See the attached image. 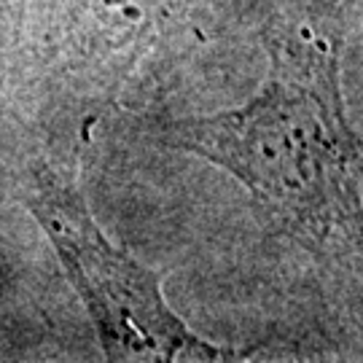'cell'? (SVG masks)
Wrapping results in <instances>:
<instances>
[{
    "mask_svg": "<svg viewBox=\"0 0 363 363\" xmlns=\"http://www.w3.org/2000/svg\"><path fill=\"white\" fill-rule=\"evenodd\" d=\"M22 199L86 310L108 361L213 363L245 361L259 352V345L232 347L196 334L172 310L162 274L103 232L65 172L46 162L33 164Z\"/></svg>",
    "mask_w": 363,
    "mask_h": 363,
    "instance_id": "cell-2",
    "label": "cell"
},
{
    "mask_svg": "<svg viewBox=\"0 0 363 363\" xmlns=\"http://www.w3.org/2000/svg\"><path fill=\"white\" fill-rule=\"evenodd\" d=\"M267 73L242 103L151 116L159 148L202 159L247 191L294 277L301 358L363 352V135L345 94V9L274 3Z\"/></svg>",
    "mask_w": 363,
    "mask_h": 363,
    "instance_id": "cell-1",
    "label": "cell"
}]
</instances>
